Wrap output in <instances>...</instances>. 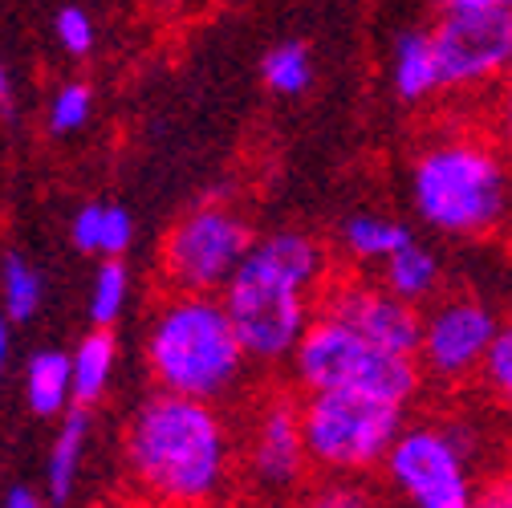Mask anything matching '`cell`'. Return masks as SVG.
<instances>
[{"mask_svg":"<svg viewBox=\"0 0 512 508\" xmlns=\"http://www.w3.org/2000/svg\"><path fill=\"white\" fill-rule=\"evenodd\" d=\"M313 460L305 448L301 399L269 391L252 403L240 431V484L256 504H289L309 484Z\"/></svg>","mask_w":512,"mask_h":508,"instance_id":"obj_9","label":"cell"},{"mask_svg":"<svg viewBox=\"0 0 512 508\" xmlns=\"http://www.w3.org/2000/svg\"><path fill=\"white\" fill-rule=\"evenodd\" d=\"M285 508H378L374 492L358 480H342V476H322L305 484Z\"/></svg>","mask_w":512,"mask_h":508,"instance_id":"obj_22","label":"cell"},{"mask_svg":"<svg viewBox=\"0 0 512 508\" xmlns=\"http://www.w3.org/2000/svg\"><path fill=\"white\" fill-rule=\"evenodd\" d=\"M387 70H391V90L403 102H423L435 90H443L439 53H435V25H427V21L395 25L391 49H387Z\"/></svg>","mask_w":512,"mask_h":508,"instance_id":"obj_13","label":"cell"},{"mask_svg":"<svg viewBox=\"0 0 512 508\" xmlns=\"http://www.w3.org/2000/svg\"><path fill=\"white\" fill-rule=\"evenodd\" d=\"M41 301H45L41 269H33L21 252H5V257H0V313H5L13 326H21L29 317H37Z\"/></svg>","mask_w":512,"mask_h":508,"instance_id":"obj_19","label":"cell"},{"mask_svg":"<svg viewBox=\"0 0 512 508\" xmlns=\"http://www.w3.org/2000/svg\"><path fill=\"white\" fill-rule=\"evenodd\" d=\"M252 244V228L236 208L196 204L167 228L159 269L175 293H224Z\"/></svg>","mask_w":512,"mask_h":508,"instance_id":"obj_8","label":"cell"},{"mask_svg":"<svg viewBox=\"0 0 512 508\" xmlns=\"http://www.w3.org/2000/svg\"><path fill=\"white\" fill-rule=\"evenodd\" d=\"M500 5H512V0H439L443 13H464V9H500Z\"/></svg>","mask_w":512,"mask_h":508,"instance_id":"obj_31","label":"cell"},{"mask_svg":"<svg viewBox=\"0 0 512 508\" xmlns=\"http://www.w3.org/2000/svg\"><path fill=\"white\" fill-rule=\"evenodd\" d=\"M508 74H512V70H508Z\"/></svg>","mask_w":512,"mask_h":508,"instance_id":"obj_35","label":"cell"},{"mask_svg":"<svg viewBox=\"0 0 512 508\" xmlns=\"http://www.w3.org/2000/svg\"><path fill=\"white\" fill-rule=\"evenodd\" d=\"M317 313L338 317V322L358 330L366 342L391 350V354L419 358L423 313H419V305L395 297L382 281H358V277L334 281L330 277V285L317 297Z\"/></svg>","mask_w":512,"mask_h":508,"instance_id":"obj_12","label":"cell"},{"mask_svg":"<svg viewBox=\"0 0 512 508\" xmlns=\"http://www.w3.org/2000/svg\"><path fill=\"white\" fill-rule=\"evenodd\" d=\"M9 98V74H5V61H0V106Z\"/></svg>","mask_w":512,"mask_h":508,"instance_id":"obj_33","label":"cell"},{"mask_svg":"<svg viewBox=\"0 0 512 508\" xmlns=\"http://www.w3.org/2000/svg\"><path fill=\"white\" fill-rule=\"evenodd\" d=\"M301 427L317 476L358 480L387 464L407 431V407L358 391H313L301 399Z\"/></svg>","mask_w":512,"mask_h":508,"instance_id":"obj_6","label":"cell"},{"mask_svg":"<svg viewBox=\"0 0 512 508\" xmlns=\"http://www.w3.org/2000/svg\"><path fill=\"white\" fill-rule=\"evenodd\" d=\"M500 322L488 305L476 297H447L423 317V342H419V366L427 378L443 387H456L464 378L480 374L492 338Z\"/></svg>","mask_w":512,"mask_h":508,"instance_id":"obj_11","label":"cell"},{"mask_svg":"<svg viewBox=\"0 0 512 508\" xmlns=\"http://www.w3.org/2000/svg\"><path fill=\"white\" fill-rule=\"evenodd\" d=\"M53 33H57V45L66 49L70 57H90L94 53V41H98L94 17L82 5H66V9H61L53 17Z\"/></svg>","mask_w":512,"mask_h":508,"instance_id":"obj_25","label":"cell"},{"mask_svg":"<svg viewBox=\"0 0 512 508\" xmlns=\"http://www.w3.org/2000/svg\"><path fill=\"white\" fill-rule=\"evenodd\" d=\"M415 236L407 224L378 216V212H354L342 224V248L354 265H387L399 248H407Z\"/></svg>","mask_w":512,"mask_h":508,"instance_id":"obj_17","label":"cell"},{"mask_svg":"<svg viewBox=\"0 0 512 508\" xmlns=\"http://www.w3.org/2000/svg\"><path fill=\"white\" fill-rule=\"evenodd\" d=\"M289 374H293V387H301L305 395L358 391V395H374L399 407H411L423 387L419 358L382 350L326 313H317L309 322L297 354L289 358Z\"/></svg>","mask_w":512,"mask_h":508,"instance_id":"obj_5","label":"cell"},{"mask_svg":"<svg viewBox=\"0 0 512 508\" xmlns=\"http://www.w3.org/2000/svg\"><path fill=\"white\" fill-rule=\"evenodd\" d=\"M90 114H94V90L86 82H61L49 98L45 122L53 135H74L90 122Z\"/></svg>","mask_w":512,"mask_h":508,"instance_id":"obj_23","label":"cell"},{"mask_svg":"<svg viewBox=\"0 0 512 508\" xmlns=\"http://www.w3.org/2000/svg\"><path fill=\"white\" fill-rule=\"evenodd\" d=\"M102 228H106V204H82L70 220V240L86 257H102Z\"/></svg>","mask_w":512,"mask_h":508,"instance_id":"obj_26","label":"cell"},{"mask_svg":"<svg viewBox=\"0 0 512 508\" xmlns=\"http://www.w3.org/2000/svg\"><path fill=\"white\" fill-rule=\"evenodd\" d=\"M122 468L147 508H216L240 480V435L220 403L151 391L122 427Z\"/></svg>","mask_w":512,"mask_h":508,"instance_id":"obj_1","label":"cell"},{"mask_svg":"<svg viewBox=\"0 0 512 508\" xmlns=\"http://www.w3.org/2000/svg\"><path fill=\"white\" fill-rule=\"evenodd\" d=\"M476 508H512V472L508 476H496L488 488H480Z\"/></svg>","mask_w":512,"mask_h":508,"instance_id":"obj_28","label":"cell"},{"mask_svg":"<svg viewBox=\"0 0 512 508\" xmlns=\"http://www.w3.org/2000/svg\"><path fill=\"white\" fill-rule=\"evenodd\" d=\"M435 53L443 90H472L512 70V5L464 9L435 21Z\"/></svg>","mask_w":512,"mask_h":508,"instance_id":"obj_10","label":"cell"},{"mask_svg":"<svg viewBox=\"0 0 512 508\" xmlns=\"http://www.w3.org/2000/svg\"><path fill=\"white\" fill-rule=\"evenodd\" d=\"M25 407L37 419H61L74 407V358L70 350H37L25 362Z\"/></svg>","mask_w":512,"mask_h":508,"instance_id":"obj_15","label":"cell"},{"mask_svg":"<svg viewBox=\"0 0 512 508\" xmlns=\"http://www.w3.org/2000/svg\"><path fill=\"white\" fill-rule=\"evenodd\" d=\"M411 200L419 220L443 236H484L508 208L504 155L476 135L439 139L411 163Z\"/></svg>","mask_w":512,"mask_h":508,"instance_id":"obj_4","label":"cell"},{"mask_svg":"<svg viewBox=\"0 0 512 508\" xmlns=\"http://www.w3.org/2000/svg\"><path fill=\"white\" fill-rule=\"evenodd\" d=\"M143 362L155 391L204 403L232 399L248 378V350L220 293H167L143 330Z\"/></svg>","mask_w":512,"mask_h":508,"instance_id":"obj_3","label":"cell"},{"mask_svg":"<svg viewBox=\"0 0 512 508\" xmlns=\"http://www.w3.org/2000/svg\"><path fill=\"white\" fill-rule=\"evenodd\" d=\"M472 456L476 439L460 419H423L407 423V431L395 439L382 476L411 508H476L480 488L472 480Z\"/></svg>","mask_w":512,"mask_h":508,"instance_id":"obj_7","label":"cell"},{"mask_svg":"<svg viewBox=\"0 0 512 508\" xmlns=\"http://www.w3.org/2000/svg\"><path fill=\"white\" fill-rule=\"evenodd\" d=\"M326 285L330 257L317 236L273 232L252 244L220 293L252 366H281L297 354Z\"/></svg>","mask_w":512,"mask_h":508,"instance_id":"obj_2","label":"cell"},{"mask_svg":"<svg viewBox=\"0 0 512 508\" xmlns=\"http://www.w3.org/2000/svg\"><path fill=\"white\" fill-rule=\"evenodd\" d=\"M86 448H90V415H86V407H70L66 415H61V427L49 443V460H45V496H49V504H70V496L78 492Z\"/></svg>","mask_w":512,"mask_h":508,"instance_id":"obj_14","label":"cell"},{"mask_svg":"<svg viewBox=\"0 0 512 508\" xmlns=\"http://www.w3.org/2000/svg\"><path fill=\"white\" fill-rule=\"evenodd\" d=\"M45 500H49V496L33 492L29 484H13V488L5 492V500H0V508H45Z\"/></svg>","mask_w":512,"mask_h":508,"instance_id":"obj_29","label":"cell"},{"mask_svg":"<svg viewBox=\"0 0 512 508\" xmlns=\"http://www.w3.org/2000/svg\"><path fill=\"white\" fill-rule=\"evenodd\" d=\"M480 383L500 407L512 411V317L500 322V330L492 338V350H488V358L480 366Z\"/></svg>","mask_w":512,"mask_h":508,"instance_id":"obj_24","label":"cell"},{"mask_svg":"<svg viewBox=\"0 0 512 508\" xmlns=\"http://www.w3.org/2000/svg\"><path fill=\"white\" fill-rule=\"evenodd\" d=\"M496 126H500V143H504V151H508V163H512V82H508V90H504V98H500V114H496Z\"/></svg>","mask_w":512,"mask_h":508,"instance_id":"obj_30","label":"cell"},{"mask_svg":"<svg viewBox=\"0 0 512 508\" xmlns=\"http://www.w3.org/2000/svg\"><path fill=\"white\" fill-rule=\"evenodd\" d=\"M216 508H261V504H232V500H228V504H216Z\"/></svg>","mask_w":512,"mask_h":508,"instance_id":"obj_34","label":"cell"},{"mask_svg":"<svg viewBox=\"0 0 512 508\" xmlns=\"http://www.w3.org/2000/svg\"><path fill=\"white\" fill-rule=\"evenodd\" d=\"M70 358H74V407L102 403L106 391H110L114 366H118V338H114V330L90 326L78 338V346L70 350Z\"/></svg>","mask_w":512,"mask_h":508,"instance_id":"obj_16","label":"cell"},{"mask_svg":"<svg viewBox=\"0 0 512 508\" xmlns=\"http://www.w3.org/2000/svg\"><path fill=\"white\" fill-rule=\"evenodd\" d=\"M126 301H131V269L122 261H102L90 281V326L114 330Z\"/></svg>","mask_w":512,"mask_h":508,"instance_id":"obj_21","label":"cell"},{"mask_svg":"<svg viewBox=\"0 0 512 508\" xmlns=\"http://www.w3.org/2000/svg\"><path fill=\"white\" fill-rule=\"evenodd\" d=\"M135 240V220L126 208L106 204V228H102V261H122Z\"/></svg>","mask_w":512,"mask_h":508,"instance_id":"obj_27","label":"cell"},{"mask_svg":"<svg viewBox=\"0 0 512 508\" xmlns=\"http://www.w3.org/2000/svg\"><path fill=\"white\" fill-rule=\"evenodd\" d=\"M9 317L5 313H0V374H5V358H9Z\"/></svg>","mask_w":512,"mask_h":508,"instance_id":"obj_32","label":"cell"},{"mask_svg":"<svg viewBox=\"0 0 512 508\" xmlns=\"http://www.w3.org/2000/svg\"><path fill=\"white\" fill-rule=\"evenodd\" d=\"M382 285H387L395 297H403V301H411V305H423V301H431L435 297V289H439V261H435V252L431 248H423V244H407V248H399L395 257L382 265V277H378Z\"/></svg>","mask_w":512,"mask_h":508,"instance_id":"obj_18","label":"cell"},{"mask_svg":"<svg viewBox=\"0 0 512 508\" xmlns=\"http://www.w3.org/2000/svg\"><path fill=\"white\" fill-rule=\"evenodd\" d=\"M261 78H265V86H269L273 94H281V98L305 94L309 82H313L309 45H301V41H281V45H273V49L265 53V61H261Z\"/></svg>","mask_w":512,"mask_h":508,"instance_id":"obj_20","label":"cell"}]
</instances>
